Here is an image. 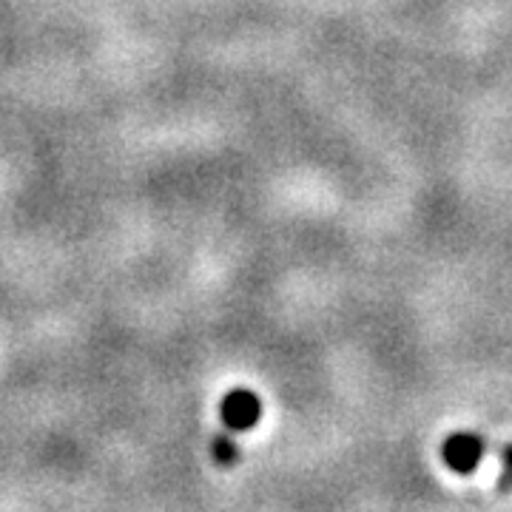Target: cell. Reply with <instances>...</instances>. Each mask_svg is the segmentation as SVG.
I'll return each mask as SVG.
<instances>
[{
    "label": "cell",
    "mask_w": 512,
    "mask_h": 512,
    "mask_svg": "<svg viewBox=\"0 0 512 512\" xmlns=\"http://www.w3.org/2000/svg\"><path fill=\"white\" fill-rule=\"evenodd\" d=\"M487 453V441L476 436V433H450L444 444H441V458L444 464L461 473V476H470L481 464V458Z\"/></svg>",
    "instance_id": "1"
},
{
    "label": "cell",
    "mask_w": 512,
    "mask_h": 512,
    "mask_svg": "<svg viewBox=\"0 0 512 512\" xmlns=\"http://www.w3.org/2000/svg\"><path fill=\"white\" fill-rule=\"evenodd\" d=\"M262 419V402L254 390H245L237 387L231 390L225 399H222V421H225V430L231 433H245L256 427V421Z\"/></svg>",
    "instance_id": "2"
},
{
    "label": "cell",
    "mask_w": 512,
    "mask_h": 512,
    "mask_svg": "<svg viewBox=\"0 0 512 512\" xmlns=\"http://www.w3.org/2000/svg\"><path fill=\"white\" fill-rule=\"evenodd\" d=\"M214 458L220 461L222 467H228V464H234V458H237V441L231 439V430L220 436V439L214 441Z\"/></svg>",
    "instance_id": "3"
},
{
    "label": "cell",
    "mask_w": 512,
    "mask_h": 512,
    "mask_svg": "<svg viewBox=\"0 0 512 512\" xmlns=\"http://www.w3.org/2000/svg\"><path fill=\"white\" fill-rule=\"evenodd\" d=\"M504 470H507V476L501 481V487L507 490V487H512V444L504 450Z\"/></svg>",
    "instance_id": "4"
}]
</instances>
